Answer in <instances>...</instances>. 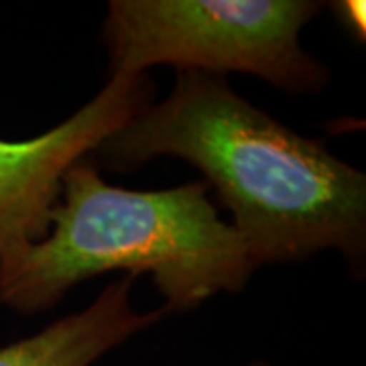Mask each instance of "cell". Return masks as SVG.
I'll return each instance as SVG.
<instances>
[{"label": "cell", "mask_w": 366, "mask_h": 366, "mask_svg": "<svg viewBox=\"0 0 366 366\" xmlns=\"http://www.w3.org/2000/svg\"><path fill=\"white\" fill-rule=\"evenodd\" d=\"M94 153L120 173L159 157L192 163L232 214L257 267L336 250L356 279L365 274V173L242 98L224 76L177 71L163 102Z\"/></svg>", "instance_id": "obj_1"}, {"label": "cell", "mask_w": 366, "mask_h": 366, "mask_svg": "<svg viewBox=\"0 0 366 366\" xmlns=\"http://www.w3.org/2000/svg\"><path fill=\"white\" fill-rule=\"evenodd\" d=\"M208 192L204 179L155 192L122 189L81 159L61 179L49 234L0 261V303L41 314L110 271L151 274L173 314L244 291L259 267Z\"/></svg>", "instance_id": "obj_2"}, {"label": "cell", "mask_w": 366, "mask_h": 366, "mask_svg": "<svg viewBox=\"0 0 366 366\" xmlns=\"http://www.w3.org/2000/svg\"><path fill=\"white\" fill-rule=\"evenodd\" d=\"M315 0H110L100 37L114 74H249L307 96L330 69L301 47V29L322 13Z\"/></svg>", "instance_id": "obj_3"}, {"label": "cell", "mask_w": 366, "mask_h": 366, "mask_svg": "<svg viewBox=\"0 0 366 366\" xmlns=\"http://www.w3.org/2000/svg\"><path fill=\"white\" fill-rule=\"evenodd\" d=\"M155 90L149 74H114L51 131L26 141L0 139V261L49 234L66 171L153 104Z\"/></svg>", "instance_id": "obj_4"}, {"label": "cell", "mask_w": 366, "mask_h": 366, "mask_svg": "<svg viewBox=\"0 0 366 366\" xmlns=\"http://www.w3.org/2000/svg\"><path fill=\"white\" fill-rule=\"evenodd\" d=\"M137 279V274H122L106 285L86 310L2 346L0 366H92L120 344L173 315L165 303L149 312H137L132 307Z\"/></svg>", "instance_id": "obj_5"}, {"label": "cell", "mask_w": 366, "mask_h": 366, "mask_svg": "<svg viewBox=\"0 0 366 366\" xmlns=\"http://www.w3.org/2000/svg\"><path fill=\"white\" fill-rule=\"evenodd\" d=\"M332 6H338L336 13L340 14L342 25L350 26L356 37L360 29V35L365 37V2H336Z\"/></svg>", "instance_id": "obj_6"}, {"label": "cell", "mask_w": 366, "mask_h": 366, "mask_svg": "<svg viewBox=\"0 0 366 366\" xmlns=\"http://www.w3.org/2000/svg\"><path fill=\"white\" fill-rule=\"evenodd\" d=\"M249 366H273L271 362H264V360H254V362H250Z\"/></svg>", "instance_id": "obj_7"}]
</instances>
